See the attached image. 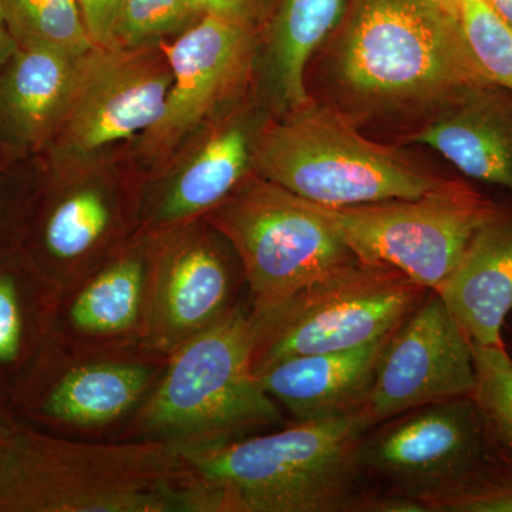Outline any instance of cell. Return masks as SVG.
Returning <instances> with one entry per match:
<instances>
[{
	"mask_svg": "<svg viewBox=\"0 0 512 512\" xmlns=\"http://www.w3.org/2000/svg\"><path fill=\"white\" fill-rule=\"evenodd\" d=\"M369 430L356 413L181 450L184 512H348Z\"/></svg>",
	"mask_w": 512,
	"mask_h": 512,
	"instance_id": "cell-1",
	"label": "cell"
},
{
	"mask_svg": "<svg viewBox=\"0 0 512 512\" xmlns=\"http://www.w3.org/2000/svg\"><path fill=\"white\" fill-rule=\"evenodd\" d=\"M333 72L363 109H443L493 84L467 45L458 0H348Z\"/></svg>",
	"mask_w": 512,
	"mask_h": 512,
	"instance_id": "cell-2",
	"label": "cell"
},
{
	"mask_svg": "<svg viewBox=\"0 0 512 512\" xmlns=\"http://www.w3.org/2000/svg\"><path fill=\"white\" fill-rule=\"evenodd\" d=\"M180 448L49 433L16 416L0 437V512H184Z\"/></svg>",
	"mask_w": 512,
	"mask_h": 512,
	"instance_id": "cell-3",
	"label": "cell"
},
{
	"mask_svg": "<svg viewBox=\"0 0 512 512\" xmlns=\"http://www.w3.org/2000/svg\"><path fill=\"white\" fill-rule=\"evenodd\" d=\"M248 298L175 349L163 375L114 440H156L197 450L285 424L252 369Z\"/></svg>",
	"mask_w": 512,
	"mask_h": 512,
	"instance_id": "cell-4",
	"label": "cell"
},
{
	"mask_svg": "<svg viewBox=\"0 0 512 512\" xmlns=\"http://www.w3.org/2000/svg\"><path fill=\"white\" fill-rule=\"evenodd\" d=\"M288 113L255 138L252 168L303 200L323 207L414 200L448 183L367 140L338 111L309 101Z\"/></svg>",
	"mask_w": 512,
	"mask_h": 512,
	"instance_id": "cell-5",
	"label": "cell"
},
{
	"mask_svg": "<svg viewBox=\"0 0 512 512\" xmlns=\"http://www.w3.org/2000/svg\"><path fill=\"white\" fill-rule=\"evenodd\" d=\"M204 218L237 254L254 315L356 259L311 202L259 175Z\"/></svg>",
	"mask_w": 512,
	"mask_h": 512,
	"instance_id": "cell-6",
	"label": "cell"
},
{
	"mask_svg": "<svg viewBox=\"0 0 512 512\" xmlns=\"http://www.w3.org/2000/svg\"><path fill=\"white\" fill-rule=\"evenodd\" d=\"M429 292L396 269L353 259L281 305L252 313V369L367 345L399 328Z\"/></svg>",
	"mask_w": 512,
	"mask_h": 512,
	"instance_id": "cell-7",
	"label": "cell"
},
{
	"mask_svg": "<svg viewBox=\"0 0 512 512\" xmlns=\"http://www.w3.org/2000/svg\"><path fill=\"white\" fill-rule=\"evenodd\" d=\"M311 204L357 261L396 269L434 292L446 284L477 232L503 215L477 192L450 181L414 200Z\"/></svg>",
	"mask_w": 512,
	"mask_h": 512,
	"instance_id": "cell-8",
	"label": "cell"
},
{
	"mask_svg": "<svg viewBox=\"0 0 512 512\" xmlns=\"http://www.w3.org/2000/svg\"><path fill=\"white\" fill-rule=\"evenodd\" d=\"M168 357L147 346L74 350L56 342L10 406L62 436L114 440L156 386Z\"/></svg>",
	"mask_w": 512,
	"mask_h": 512,
	"instance_id": "cell-9",
	"label": "cell"
},
{
	"mask_svg": "<svg viewBox=\"0 0 512 512\" xmlns=\"http://www.w3.org/2000/svg\"><path fill=\"white\" fill-rule=\"evenodd\" d=\"M500 456L473 397L447 400L383 421L359 447L363 473H372L426 505L473 484Z\"/></svg>",
	"mask_w": 512,
	"mask_h": 512,
	"instance_id": "cell-10",
	"label": "cell"
},
{
	"mask_svg": "<svg viewBox=\"0 0 512 512\" xmlns=\"http://www.w3.org/2000/svg\"><path fill=\"white\" fill-rule=\"evenodd\" d=\"M173 83L163 42L93 46L80 59L76 87L57 151L80 160L117 141L147 133L161 119Z\"/></svg>",
	"mask_w": 512,
	"mask_h": 512,
	"instance_id": "cell-11",
	"label": "cell"
},
{
	"mask_svg": "<svg viewBox=\"0 0 512 512\" xmlns=\"http://www.w3.org/2000/svg\"><path fill=\"white\" fill-rule=\"evenodd\" d=\"M234 249L204 217L158 231L148 348L173 353L248 298Z\"/></svg>",
	"mask_w": 512,
	"mask_h": 512,
	"instance_id": "cell-12",
	"label": "cell"
},
{
	"mask_svg": "<svg viewBox=\"0 0 512 512\" xmlns=\"http://www.w3.org/2000/svg\"><path fill=\"white\" fill-rule=\"evenodd\" d=\"M474 389L473 343L439 293L430 291L387 340L360 413L373 429L427 404L471 397Z\"/></svg>",
	"mask_w": 512,
	"mask_h": 512,
	"instance_id": "cell-13",
	"label": "cell"
},
{
	"mask_svg": "<svg viewBox=\"0 0 512 512\" xmlns=\"http://www.w3.org/2000/svg\"><path fill=\"white\" fill-rule=\"evenodd\" d=\"M157 248L158 231L143 227L64 289L56 342L74 350L147 346Z\"/></svg>",
	"mask_w": 512,
	"mask_h": 512,
	"instance_id": "cell-14",
	"label": "cell"
},
{
	"mask_svg": "<svg viewBox=\"0 0 512 512\" xmlns=\"http://www.w3.org/2000/svg\"><path fill=\"white\" fill-rule=\"evenodd\" d=\"M255 30L215 16L181 33L164 45L173 83L164 113L144 133V150L153 157L168 156L218 109L237 97L251 74Z\"/></svg>",
	"mask_w": 512,
	"mask_h": 512,
	"instance_id": "cell-15",
	"label": "cell"
},
{
	"mask_svg": "<svg viewBox=\"0 0 512 512\" xmlns=\"http://www.w3.org/2000/svg\"><path fill=\"white\" fill-rule=\"evenodd\" d=\"M392 333L359 348L286 357L255 376L296 423L360 413Z\"/></svg>",
	"mask_w": 512,
	"mask_h": 512,
	"instance_id": "cell-16",
	"label": "cell"
},
{
	"mask_svg": "<svg viewBox=\"0 0 512 512\" xmlns=\"http://www.w3.org/2000/svg\"><path fill=\"white\" fill-rule=\"evenodd\" d=\"M407 141L433 148L467 177L512 192V94L495 84L437 110Z\"/></svg>",
	"mask_w": 512,
	"mask_h": 512,
	"instance_id": "cell-17",
	"label": "cell"
},
{
	"mask_svg": "<svg viewBox=\"0 0 512 512\" xmlns=\"http://www.w3.org/2000/svg\"><path fill=\"white\" fill-rule=\"evenodd\" d=\"M82 56L53 46H19L0 72V140L37 148L56 137Z\"/></svg>",
	"mask_w": 512,
	"mask_h": 512,
	"instance_id": "cell-18",
	"label": "cell"
},
{
	"mask_svg": "<svg viewBox=\"0 0 512 512\" xmlns=\"http://www.w3.org/2000/svg\"><path fill=\"white\" fill-rule=\"evenodd\" d=\"M437 293L474 346L504 348L512 312V221L500 215L481 228Z\"/></svg>",
	"mask_w": 512,
	"mask_h": 512,
	"instance_id": "cell-19",
	"label": "cell"
},
{
	"mask_svg": "<svg viewBox=\"0 0 512 512\" xmlns=\"http://www.w3.org/2000/svg\"><path fill=\"white\" fill-rule=\"evenodd\" d=\"M60 295L32 259L0 258V390L9 403L55 346Z\"/></svg>",
	"mask_w": 512,
	"mask_h": 512,
	"instance_id": "cell-20",
	"label": "cell"
},
{
	"mask_svg": "<svg viewBox=\"0 0 512 512\" xmlns=\"http://www.w3.org/2000/svg\"><path fill=\"white\" fill-rule=\"evenodd\" d=\"M121 210L114 195L93 184L63 192L40 225L39 256L33 259L63 292L120 247Z\"/></svg>",
	"mask_w": 512,
	"mask_h": 512,
	"instance_id": "cell-21",
	"label": "cell"
},
{
	"mask_svg": "<svg viewBox=\"0 0 512 512\" xmlns=\"http://www.w3.org/2000/svg\"><path fill=\"white\" fill-rule=\"evenodd\" d=\"M252 148L247 124L235 121L221 128L164 188L143 227L165 231L200 220L214 210L248 177Z\"/></svg>",
	"mask_w": 512,
	"mask_h": 512,
	"instance_id": "cell-22",
	"label": "cell"
},
{
	"mask_svg": "<svg viewBox=\"0 0 512 512\" xmlns=\"http://www.w3.org/2000/svg\"><path fill=\"white\" fill-rule=\"evenodd\" d=\"M348 0H279L268 43V72L279 103L292 111L309 101L305 70L338 28Z\"/></svg>",
	"mask_w": 512,
	"mask_h": 512,
	"instance_id": "cell-23",
	"label": "cell"
},
{
	"mask_svg": "<svg viewBox=\"0 0 512 512\" xmlns=\"http://www.w3.org/2000/svg\"><path fill=\"white\" fill-rule=\"evenodd\" d=\"M0 9L19 46H53L73 55L93 47L76 0H0Z\"/></svg>",
	"mask_w": 512,
	"mask_h": 512,
	"instance_id": "cell-24",
	"label": "cell"
},
{
	"mask_svg": "<svg viewBox=\"0 0 512 512\" xmlns=\"http://www.w3.org/2000/svg\"><path fill=\"white\" fill-rule=\"evenodd\" d=\"M473 400L494 443L512 458V357L507 348L474 346Z\"/></svg>",
	"mask_w": 512,
	"mask_h": 512,
	"instance_id": "cell-25",
	"label": "cell"
},
{
	"mask_svg": "<svg viewBox=\"0 0 512 512\" xmlns=\"http://www.w3.org/2000/svg\"><path fill=\"white\" fill-rule=\"evenodd\" d=\"M467 45L488 80L512 94V29L484 0H458Z\"/></svg>",
	"mask_w": 512,
	"mask_h": 512,
	"instance_id": "cell-26",
	"label": "cell"
},
{
	"mask_svg": "<svg viewBox=\"0 0 512 512\" xmlns=\"http://www.w3.org/2000/svg\"><path fill=\"white\" fill-rule=\"evenodd\" d=\"M204 16L195 0H123L117 46H140L181 35Z\"/></svg>",
	"mask_w": 512,
	"mask_h": 512,
	"instance_id": "cell-27",
	"label": "cell"
},
{
	"mask_svg": "<svg viewBox=\"0 0 512 512\" xmlns=\"http://www.w3.org/2000/svg\"><path fill=\"white\" fill-rule=\"evenodd\" d=\"M431 512H512V458L500 456L487 473L431 505Z\"/></svg>",
	"mask_w": 512,
	"mask_h": 512,
	"instance_id": "cell-28",
	"label": "cell"
},
{
	"mask_svg": "<svg viewBox=\"0 0 512 512\" xmlns=\"http://www.w3.org/2000/svg\"><path fill=\"white\" fill-rule=\"evenodd\" d=\"M84 28L93 46H117L121 3L123 0H76Z\"/></svg>",
	"mask_w": 512,
	"mask_h": 512,
	"instance_id": "cell-29",
	"label": "cell"
},
{
	"mask_svg": "<svg viewBox=\"0 0 512 512\" xmlns=\"http://www.w3.org/2000/svg\"><path fill=\"white\" fill-rule=\"evenodd\" d=\"M204 15L256 29L271 10L272 0H195Z\"/></svg>",
	"mask_w": 512,
	"mask_h": 512,
	"instance_id": "cell-30",
	"label": "cell"
},
{
	"mask_svg": "<svg viewBox=\"0 0 512 512\" xmlns=\"http://www.w3.org/2000/svg\"><path fill=\"white\" fill-rule=\"evenodd\" d=\"M348 512H429L426 505L403 494H362L350 503Z\"/></svg>",
	"mask_w": 512,
	"mask_h": 512,
	"instance_id": "cell-31",
	"label": "cell"
},
{
	"mask_svg": "<svg viewBox=\"0 0 512 512\" xmlns=\"http://www.w3.org/2000/svg\"><path fill=\"white\" fill-rule=\"evenodd\" d=\"M19 43L16 42L15 36L10 32L2 9H0V72L5 69L6 64L10 62L15 53L18 52Z\"/></svg>",
	"mask_w": 512,
	"mask_h": 512,
	"instance_id": "cell-32",
	"label": "cell"
},
{
	"mask_svg": "<svg viewBox=\"0 0 512 512\" xmlns=\"http://www.w3.org/2000/svg\"><path fill=\"white\" fill-rule=\"evenodd\" d=\"M484 2L512 29V0H484Z\"/></svg>",
	"mask_w": 512,
	"mask_h": 512,
	"instance_id": "cell-33",
	"label": "cell"
},
{
	"mask_svg": "<svg viewBox=\"0 0 512 512\" xmlns=\"http://www.w3.org/2000/svg\"><path fill=\"white\" fill-rule=\"evenodd\" d=\"M13 417H15V414L12 412L8 397L0 390V437H2L3 431L8 427Z\"/></svg>",
	"mask_w": 512,
	"mask_h": 512,
	"instance_id": "cell-34",
	"label": "cell"
}]
</instances>
